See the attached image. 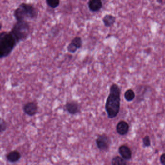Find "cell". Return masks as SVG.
I'll use <instances>...</instances> for the list:
<instances>
[{
	"mask_svg": "<svg viewBox=\"0 0 165 165\" xmlns=\"http://www.w3.org/2000/svg\"><path fill=\"white\" fill-rule=\"evenodd\" d=\"M13 15L17 22L33 20L38 18V11L33 4L22 2L15 9Z\"/></svg>",
	"mask_w": 165,
	"mask_h": 165,
	"instance_id": "cell-3",
	"label": "cell"
},
{
	"mask_svg": "<svg viewBox=\"0 0 165 165\" xmlns=\"http://www.w3.org/2000/svg\"><path fill=\"white\" fill-rule=\"evenodd\" d=\"M38 104L34 101L28 102L24 104L23 110L25 113L30 116H33L38 113Z\"/></svg>",
	"mask_w": 165,
	"mask_h": 165,
	"instance_id": "cell-7",
	"label": "cell"
},
{
	"mask_svg": "<svg viewBox=\"0 0 165 165\" xmlns=\"http://www.w3.org/2000/svg\"><path fill=\"white\" fill-rule=\"evenodd\" d=\"M87 4L90 11L93 13L98 12L103 7V2L101 0H90Z\"/></svg>",
	"mask_w": 165,
	"mask_h": 165,
	"instance_id": "cell-8",
	"label": "cell"
},
{
	"mask_svg": "<svg viewBox=\"0 0 165 165\" xmlns=\"http://www.w3.org/2000/svg\"><path fill=\"white\" fill-rule=\"evenodd\" d=\"M102 21L105 27H111L115 23L116 18L111 14H107L102 18Z\"/></svg>",
	"mask_w": 165,
	"mask_h": 165,
	"instance_id": "cell-12",
	"label": "cell"
},
{
	"mask_svg": "<svg viewBox=\"0 0 165 165\" xmlns=\"http://www.w3.org/2000/svg\"><path fill=\"white\" fill-rule=\"evenodd\" d=\"M81 106L77 101H70L67 102L64 106V111L70 114L76 115L81 112Z\"/></svg>",
	"mask_w": 165,
	"mask_h": 165,
	"instance_id": "cell-6",
	"label": "cell"
},
{
	"mask_svg": "<svg viewBox=\"0 0 165 165\" xmlns=\"http://www.w3.org/2000/svg\"><path fill=\"white\" fill-rule=\"evenodd\" d=\"M11 33L18 43L26 40L31 33V25L28 21H17L11 29Z\"/></svg>",
	"mask_w": 165,
	"mask_h": 165,
	"instance_id": "cell-4",
	"label": "cell"
},
{
	"mask_svg": "<svg viewBox=\"0 0 165 165\" xmlns=\"http://www.w3.org/2000/svg\"><path fill=\"white\" fill-rule=\"evenodd\" d=\"M129 129V126L127 122L121 121L116 126V130L119 135L124 136L127 134Z\"/></svg>",
	"mask_w": 165,
	"mask_h": 165,
	"instance_id": "cell-9",
	"label": "cell"
},
{
	"mask_svg": "<svg viewBox=\"0 0 165 165\" xmlns=\"http://www.w3.org/2000/svg\"><path fill=\"white\" fill-rule=\"evenodd\" d=\"M46 2L48 7L52 9L58 8L60 4L59 0H46Z\"/></svg>",
	"mask_w": 165,
	"mask_h": 165,
	"instance_id": "cell-16",
	"label": "cell"
},
{
	"mask_svg": "<svg viewBox=\"0 0 165 165\" xmlns=\"http://www.w3.org/2000/svg\"><path fill=\"white\" fill-rule=\"evenodd\" d=\"M67 48L68 52L71 53H75L78 50V49L76 47L74 46V45H73L71 42L68 45Z\"/></svg>",
	"mask_w": 165,
	"mask_h": 165,
	"instance_id": "cell-17",
	"label": "cell"
},
{
	"mask_svg": "<svg viewBox=\"0 0 165 165\" xmlns=\"http://www.w3.org/2000/svg\"><path fill=\"white\" fill-rule=\"evenodd\" d=\"M22 158V155L19 152L14 150L9 152L7 155V160L10 163H14L18 162Z\"/></svg>",
	"mask_w": 165,
	"mask_h": 165,
	"instance_id": "cell-11",
	"label": "cell"
},
{
	"mask_svg": "<svg viewBox=\"0 0 165 165\" xmlns=\"http://www.w3.org/2000/svg\"><path fill=\"white\" fill-rule=\"evenodd\" d=\"M18 44L11 32H2L0 33V59L9 56Z\"/></svg>",
	"mask_w": 165,
	"mask_h": 165,
	"instance_id": "cell-2",
	"label": "cell"
},
{
	"mask_svg": "<svg viewBox=\"0 0 165 165\" xmlns=\"http://www.w3.org/2000/svg\"><path fill=\"white\" fill-rule=\"evenodd\" d=\"M135 93L132 89H128L126 91V92H124V98L126 99V100L128 102L133 101L135 98Z\"/></svg>",
	"mask_w": 165,
	"mask_h": 165,
	"instance_id": "cell-13",
	"label": "cell"
},
{
	"mask_svg": "<svg viewBox=\"0 0 165 165\" xmlns=\"http://www.w3.org/2000/svg\"><path fill=\"white\" fill-rule=\"evenodd\" d=\"M121 90L116 83H113L109 89V93L105 104V110L109 119L118 115L121 106Z\"/></svg>",
	"mask_w": 165,
	"mask_h": 165,
	"instance_id": "cell-1",
	"label": "cell"
},
{
	"mask_svg": "<svg viewBox=\"0 0 165 165\" xmlns=\"http://www.w3.org/2000/svg\"><path fill=\"white\" fill-rule=\"evenodd\" d=\"M112 165H127V162L122 157L116 156L113 158L112 161Z\"/></svg>",
	"mask_w": 165,
	"mask_h": 165,
	"instance_id": "cell-14",
	"label": "cell"
},
{
	"mask_svg": "<svg viewBox=\"0 0 165 165\" xmlns=\"http://www.w3.org/2000/svg\"><path fill=\"white\" fill-rule=\"evenodd\" d=\"M71 43L78 49H80L82 46V38L79 36H77V37H75L71 40Z\"/></svg>",
	"mask_w": 165,
	"mask_h": 165,
	"instance_id": "cell-15",
	"label": "cell"
},
{
	"mask_svg": "<svg viewBox=\"0 0 165 165\" xmlns=\"http://www.w3.org/2000/svg\"><path fill=\"white\" fill-rule=\"evenodd\" d=\"M96 142L97 147L100 151H108L110 148L111 139L106 134L99 135Z\"/></svg>",
	"mask_w": 165,
	"mask_h": 165,
	"instance_id": "cell-5",
	"label": "cell"
},
{
	"mask_svg": "<svg viewBox=\"0 0 165 165\" xmlns=\"http://www.w3.org/2000/svg\"><path fill=\"white\" fill-rule=\"evenodd\" d=\"M0 125H1V132H2L6 131L7 129V123L6 122L3 120V119L1 118V122H0Z\"/></svg>",
	"mask_w": 165,
	"mask_h": 165,
	"instance_id": "cell-19",
	"label": "cell"
},
{
	"mask_svg": "<svg viewBox=\"0 0 165 165\" xmlns=\"http://www.w3.org/2000/svg\"><path fill=\"white\" fill-rule=\"evenodd\" d=\"M160 161L162 165H165V153L162 154L160 157Z\"/></svg>",
	"mask_w": 165,
	"mask_h": 165,
	"instance_id": "cell-20",
	"label": "cell"
},
{
	"mask_svg": "<svg viewBox=\"0 0 165 165\" xmlns=\"http://www.w3.org/2000/svg\"><path fill=\"white\" fill-rule=\"evenodd\" d=\"M119 152L123 159L129 160L132 158V151L128 146L122 145L119 148Z\"/></svg>",
	"mask_w": 165,
	"mask_h": 165,
	"instance_id": "cell-10",
	"label": "cell"
},
{
	"mask_svg": "<svg viewBox=\"0 0 165 165\" xmlns=\"http://www.w3.org/2000/svg\"><path fill=\"white\" fill-rule=\"evenodd\" d=\"M143 146L144 147H148L151 146V140L149 136H146L143 138Z\"/></svg>",
	"mask_w": 165,
	"mask_h": 165,
	"instance_id": "cell-18",
	"label": "cell"
}]
</instances>
